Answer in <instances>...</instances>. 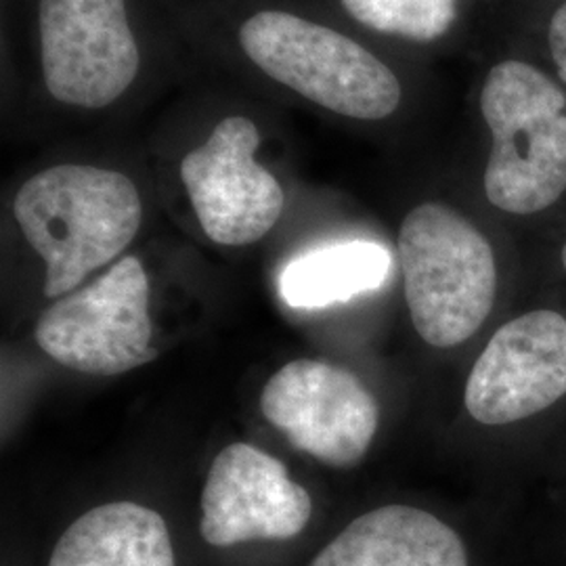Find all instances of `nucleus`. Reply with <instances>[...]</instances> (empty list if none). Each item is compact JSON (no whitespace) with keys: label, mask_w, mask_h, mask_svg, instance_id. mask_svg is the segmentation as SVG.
Listing matches in <instances>:
<instances>
[{"label":"nucleus","mask_w":566,"mask_h":566,"mask_svg":"<svg viewBox=\"0 0 566 566\" xmlns=\"http://www.w3.org/2000/svg\"><path fill=\"white\" fill-rule=\"evenodd\" d=\"M42 74L61 103L99 109L139 72L124 0H41Z\"/></svg>","instance_id":"nucleus-6"},{"label":"nucleus","mask_w":566,"mask_h":566,"mask_svg":"<svg viewBox=\"0 0 566 566\" xmlns=\"http://www.w3.org/2000/svg\"><path fill=\"white\" fill-rule=\"evenodd\" d=\"M563 264H565V269H566V242H565V245H563Z\"/></svg>","instance_id":"nucleus-16"},{"label":"nucleus","mask_w":566,"mask_h":566,"mask_svg":"<svg viewBox=\"0 0 566 566\" xmlns=\"http://www.w3.org/2000/svg\"><path fill=\"white\" fill-rule=\"evenodd\" d=\"M311 566H468L460 535L424 510L385 506L344 528Z\"/></svg>","instance_id":"nucleus-11"},{"label":"nucleus","mask_w":566,"mask_h":566,"mask_svg":"<svg viewBox=\"0 0 566 566\" xmlns=\"http://www.w3.org/2000/svg\"><path fill=\"white\" fill-rule=\"evenodd\" d=\"M481 109L493 137L485 193L495 208L535 214L566 191V95L544 72L504 61L486 76Z\"/></svg>","instance_id":"nucleus-2"},{"label":"nucleus","mask_w":566,"mask_h":566,"mask_svg":"<svg viewBox=\"0 0 566 566\" xmlns=\"http://www.w3.org/2000/svg\"><path fill=\"white\" fill-rule=\"evenodd\" d=\"M566 395V319L531 311L502 325L465 385L468 413L486 426L521 422Z\"/></svg>","instance_id":"nucleus-9"},{"label":"nucleus","mask_w":566,"mask_h":566,"mask_svg":"<svg viewBox=\"0 0 566 566\" xmlns=\"http://www.w3.org/2000/svg\"><path fill=\"white\" fill-rule=\"evenodd\" d=\"M259 145L256 124L231 116L182 160V185L212 242H259L282 217V185L254 160Z\"/></svg>","instance_id":"nucleus-8"},{"label":"nucleus","mask_w":566,"mask_h":566,"mask_svg":"<svg viewBox=\"0 0 566 566\" xmlns=\"http://www.w3.org/2000/svg\"><path fill=\"white\" fill-rule=\"evenodd\" d=\"M343 4L376 32L430 42L443 36L455 20L458 0H343Z\"/></svg>","instance_id":"nucleus-14"},{"label":"nucleus","mask_w":566,"mask_h":566,"mask_svg":"<svg viewBox=\"0 0 566 566\" xmlns=\"http://www.w3.org/2000/svg\"><path fill=\"white\" fill-rule=\"evenodd\" d=\"M313 514L304 486L259 447H224L210 465L202 493V537L210 546L282 542L303 531Z\"/></svg>","instance_id":"nucleus-10"},{"label":"nucleus","mask_w":566,"mask_h":566,"mask_svg":"<svg viewBox=\"0 0 566 566\" xmlns=\"http://www.w3.org/2000/svg\"><path fill=\"white\" fill-rule=\"evenodd\" d=\"M13 214L46 263L44 296L57 298L126 250L143 206L135 182L120 172L61 164L21 185Z\"/></svg>","instance_id":"nucleus-1"},{"label":"nucleus","mask_w":566,"mask_h":566,"mask_svg":"<svg viewBox=\"0 0 566 566\" xmlns=\"http://www.w3.org/2000/svg\"><path fill=\"white\" fill-rule=\"evenodd\" d=\"M399 263L411 322L430 346H458L489 317L497 290L493 248L455 210L413 208L399 231Z\"/></svg>","instance_id":"nucleus-3"},{"label":"nucleus","mask_w":566,"mask_h":566,"mask_svg":"<svg viewBox=\"0 0 566 566\" xmlns=\"http://www.w3.org/2000/svg\"><path fill=\"white\" fill-rule=\"evenodd\" d=\"M147 308V273L137 256H126L97 282L49 306L36 325V343L51 359L82 374H124L158 357Z\"/></svg>","instance_id":"nucleus-5"},{"label":"nucleus","mask_w":566,"mask_h":566,"mask_svg":"<svg viewBox=\"0 0 566 566\" xmlns=\"http://www.w3.org/2000/svg\"><path fill=\"white\" fill-rule=\"evenodd\" d=\"M547 39H549V49H552V57L556 61L558 74L563 82H566V2L560 4V9L549 21Z\"/></svg>","instance_id":"nucleus-15"},{"label":"nucleus","mask_w":566,"mask_h":566,"mask_svg":"<svg viewBox=\"0 0 566 566\" xmlns=\"http://www.w3.org/2000/svg\"><path fill=\"white\" fill-rule=\"evenodd\" d=\"M240 42L273 81L340 116L382 120L401 103V84L385 63L332 28L263 11L243 23Z\"/></svg>","instance_id":"nucleus-4"},{"label":"nucleus","mask_w":566,"mask_h":566,"mask_svg":"<svg viewBox=\"0 0 566 566\" xmlns=\"http://www.w3.org/2000/svg\"><path fill=\"white\" fill-rule=\"evenodd\" d=\"M264 418L319 462L353 468L378 430V403L361 380L336 365L296 359L264 385Z\"/></svg>","instance_id":"nucleus-7"},{"label":"nucleus","mask_w":566,"mask_h":566,"mask_svg":"<svg viewBox=\"0 0 566 566\" xmlns=\"http://www.w3.org/2000/svg\"><path fill=\"white\" fill-rule=\"evenodd\" d=\"M392 259L376 242L334 243L290 261L280 275V294L292 308H325L378 290Z\"/></svg>","instance_id":"nucleus-13"},{"label":"nucleus","mask_w":566,"mask_h":566,"mask_svg":"<svg viewBox=\"0 0 566 566\" xmlns=\"http://www.w3.org/2000/svg\"><path fill=\"white\" fill-rule=\"evenodd\" d=\"M49 566H175L163 516L133 502L93 507L70 526Z\"/></svg>","instance_id":"nucleus-12"}]
</instances>
